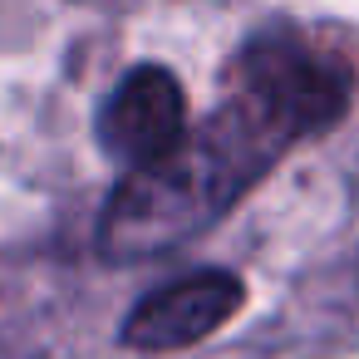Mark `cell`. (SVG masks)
Listing matches in <instances>:
<instances>
[{"label": "cell", "instance_id": "cell-1", "mask_svg": "<svg viewBox=\"0 0 359 359\" xmlns=\"http://www.w3.org/2000/svg\"><path fill=\"white\" fill-rule=\"evenodd\" d=\"M285 148H295V138L246 89H231V99L202 128H187L172 153L128 168L104 212V251L114 261H143L207 231Z\"/></svg>", "mask_w": 359, "mask_h": 359}, {"label": "cell", "instance_id": "cell-4", "mask_svg": "<svg viewBox=\"0 0 359 359\" xmlns=\"http://www.w3.org/2000/svg\"><path fill=\"white\" fill-rule=\"evenodd\" d=\"M246 305V285L236 271H192L153 295H143L123 320V344L168 354L187 349L207 334H217L236 310Z\"/></svg>", "mask_w": 359, "mask_h": 359}, {"label": "cell", "instance_id": "cell-2", "mask_svg": "<svg viewBox=\"0 0 359 359\" xmlns=\"http://www.w3.org/2000/svg\"><path fill=\"white\" fill-rule=\"evenodd\" d=\"M236 89H246L300 143L334 128L354 109L359 69L344 50L300 30H266L236 55Z\"/></svg>", "mask_w": 359, "mask_h": 359}, {"label": "cell", "instance_id": "cell-3", "mask_svg": "<svg viewBox=\"0 0 359 359\" xmlns=\"http://www.w3.org/2000/svg\"><path fill=\"white\" fill-rule=\"evenodd\" d=\"M187 133V94L172 69L163 65H138L128 69L114 94L104 99L99 114V143L123 163L143 168L163 153H172Z\"/></svg>", "mask_w": 359, "mask_h": 359}]
</instances>
